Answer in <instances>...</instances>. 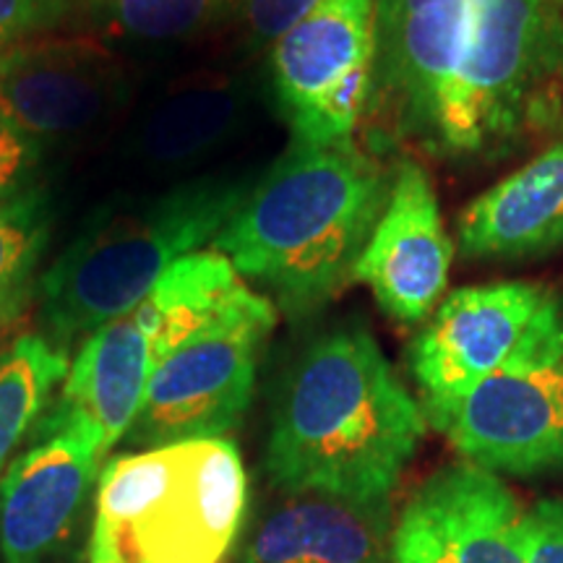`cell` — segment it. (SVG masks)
Returning a JSON list of instances; mask_svg holds the SVG:
<instances>
[{
	"instance_id": "7c38bea8",
	"label": "cell",
	"mask_w": 563,
	"mask_h": 563,
	"mask_svg": "<svg viewBox=\"0 0 563 563\" xmlns=\"http://www.w3.org/2000/svg\"><path fill=\"white\" fill-rule=\"evenodd\" d=\"M129 97L121 58L97 40L42 37L0 58V100L42 146L97 131Z\"/></svg>"
},
{
	"instance_id": "ac0fdd59",
	"label": "cell",
	"mask_w": 563,
	"mask_h": 563,
	"mask_svg": "<svg viewBox=\"0 0 563 563\" xmlns=\"http://www.w3.org/2000/svg\"><path fill=\"white\" fill-rule=\"evenodd\" d=\"M467 258H534L563 249V139L475 196L456 217Z\"/></svg>"
},
{
	"instance_id": "cb8c5ba5",
	"label": "cell",
	"mask_w": 563,
	"mask_h": 563,
	"mask_svg": "<svg viewBox=\"0 0 563 563\" xmlns=\"http://www.w3.org/2000/svg\"><path fill=\"white\" fill-rule=\"evenodd\" d=\"M76 0H0V58L68 24Z\"/></svg>"
},
{
	"instance_id": "3957f363",
	"label": "cell",
	"mask_w": 563,
	"mask_h": 563,
	"mask_svg": "<svg viewBox=\"0 0 563 563\" xmlns=\"http://www.w3.org/2000/svg\"><path fill=\"white\" fill-rule=\"evenodd\" d=\"M249 191L230 178H199L102 207L40 277L42 336L68 355L131 313L178 258L214 243Z\"/></svg>"
},
{
	"instance_id": "603a6c76",
	"label": "cell",
	"mask_w": 563,
	"mask_h": 563,
	"mask_svg": "<svg viewBox=\"0 0 563 563\" xmlns=\"http://www.w3.org/2000/svg\"><path fill=\"white\" fill-rule=\"evenodd\" d=\"M45 146L21 129L11 110L0 100V203L40 188L37 173Z\"/></svg>"
},
{
	"instance_id": "484cf974",
	"label": "cell",
	"mask_w": 563,
	"mask_h": 563,
	"mask_svg": "<svg viewBox=\"0 0 563 563\" xmlns=\"http://www.w3.org/2000/svg\"><path fill=\"white\" fill-rule=\"evenodd\" d=\"M525 540L530 563H563V496L525 509Z\"/></svg>"
},
{
	"instance_id": "e0dca14e",
	"label": "cell",
	"mask_w": 563,
	"mask_h": 563,
	"mask_svg": "<svg viewBox=\"0 0 563 563\" xmlns=\"http://www.w3.org/2000/svg\"><path fill=\"white\" fill-rule=\"evenodd\" d=\"M249 110L251 91L235 76H186L139 110L123 136V157L144 173H186L228 146Z\"/></svg>"
},
{
	"instance_id": "44dd1931",
	"label": "cell",
	"mask_w": 563,
	"mask_h": 563,
	"mask_svg": "<svg viewBox=\"0 0 563 563\" xmlns=\"http://www.w3.org/2000/svg\"><path fill=\"white\" fill-rule=\"evenodd\" d=\"M51 232L53 203L40 188L0 203V298L32 292L34 272L51 243Z\"/></svg>"
},
{
	"instance_id": "8fae6325",
	"label": "cell",
	"mask_w": 563,
	"mask_h": 563,
	"mask_svg": "<svg viewBox=\"0 0 563 563\" xmlns=\"http://www.w3.org/2000/svg\"><path fill=\"white\" fill-rule=\"evenodd\" d=\"M391 563H530L525 509L501 475L446 464L397 514Z\"/></svg>"
},
{
	"instance_id": "9a60e30c",
	"label": "cell",
	"mask_w": 563,
	"mask_h": 563,
	"mask_svg": "<svg viewBox=\"0 0 563 563\" xmlns=\"http://www.w3.org/2000/svg\"><path fill=\"white\" fill-rule=\"evenodd\" d=\"M154 371L152 336L139 308L87 336L66 373L60 397L40 420L34 439L70 435L97 456L131 433Z\"/></svg>"
},
{
	"instance_id": "ffe728a7",
	"label": "cell",
	"mask_w": 563,
	"mask_h": 563,
	"mask_svg": "<svg viewBox=\"0 0 563 563\" xmlns=\"http://www.w3.org/2000/svg\"><path fill=\"white\" fill-rule=\"evenodd\" d=\"M68 368L66 352L42 334H21L0 350V477L19 443L34 435L51 410Z\"/></svg>"
},
{
	"instance_id": "7402d4cb",
	"label": "cell",
	"mask_w": 563,
	"mask_h": 563,
	"mask_svg": "<svg viewBox=\"0 0 563 563\" xmlns=\"http://www.w3.org/2000/svg\"><path fill=\"white\" fill-rule=\"evenodd\" d=\"M230 0H100L110 32L131 42H178L207 30Z\"/></svg>"
},
{
	"instance_id": "6da1fadb",
	"label": "cell",
	"mask_w": 563,
	"mask_h": 563,
	"mask_svg": "<svg viewBox=\"0 0 563 563\" xmlns=\"http://www.w3.org/2000/svg\"><path fill=\"white\" fill-rule=\"evenodd\" d=\"M420 399L361 327L311 342L290 371L266 441L279 493L394 498L428 433Z\"/></svg>"
},
{
	"instance_id": "4316f807",
	"label": "cell",
	"mask_w": 563,
	"mask_h": 563,
	"mask_svg": "<svg viewBox=\"0 0 563 563\" xmlns=\"http://www.w3.org/2000/svg\"><path fill=\"white\" fill-rule=\"evenodd\" d=\"M32 292H13V295H3L0 298V340L11 332L13 323L21 319L24 308L30 306Z\"/></svg>"
},
{
	"instance_id": "4fadbf2b",
	"label": "cell",
	"mask_w": 563,
	"mask_h": 563,
	"mask_svg": "<svg viewBox=\"0 0 563 563\" xmlns=\"http://www.w3.org/2000/svg\"><path fill=\"white\" fill-rule=\"evenodd\" d=\"M452 262L454 241L431 175L412 157L394 162L389 199L352 282L368 287L391 321L422 323L443 300Z\"/></svg>"
},
{
	"instance_id": "d6986e66",
	"label": "cell",
	"mask_w": 563,
	"mask_h": 563,
	"mask_svg": "<svg viewBox=\"0 0 563 563\" xmlns=\"http://www.w3.org/2000/svg\"><path fill=\"white\" fill-rule=\"evenodd\" d=\"M249 290L220 251H194L178 258L139 306L152 336L154 365L228 313Z\"/></svg>"
},
{
	"instance_id": "277c9868",
	"label": "cell",
	"mask_w": 563,
	"mask_h": 563,
	"mask_svg": "<svg viewBox=\"0 0 563 563\" xmlns=\"http://www.w3.org/2000/svg\"><path fill=\"white\" fill-rule=\"evenodd\" d=\"M249 477L230 439H194L100 470L87 563H224L241 534Z\"/></svg>"
},
{
	"instance_id": "ba28073f",
	"label": "cell",
	"mask_w": 563,
	"mask_h": 563,
	"mask_svg": "<svg viewBox=\"0 0 563 563\" xmlns=\"http://www.w3.org/2000/svg\"><path fill=\"white\" fill-rule=\"evenodd\" d=\"M376 0H321L272 45V84L292 144L327 146L368 121Z\"/></svg>"
},
{
	"instance_id": "8992f818",
	"label": "cell",
	"mask_w": 563,
	"mask_h": 563,
	"mask_svg": "<svg viewBox=\"0 0 563 563\" xmlns=\"http://www.w3.org/2000/svg\"><path fill=\"white\" fill-rule=\"evenodd\" d=\"M464 462L530 477L563 467V298L543 313L501 368L431 422Z\"/></svg>"
},
{
	"instance_id": "5bb4252c",
	"label": "cell",
	"mask_w": 563,
	"mask_h": 563,
	"mask_svg": "<svg viewBox=\"0 0 563 563\" xmlns=\"http://www.w3.org/2000/svg\"><path fill=\"white\" fill-rule=\"evenodd\" d=\"M102 460L70 435L34 441L0 477V561L66 563L95 498Z\"/></svg>"
},
{
	"instance_id": "9c48e42d",
	"label": "cell",
	"mask_w": 563,
	"mask_h": 563,
	"mask_svg": "<svg viewBox=\"0 0 563 563\" xmlns=\"http://www.w3.org/2000/svg\"><path fill=\"white\" fill-rule=\"evenodd\" d=\"M467 24L470 0H376L368 121L384 141L441 159Z\"/></svg>"
},
{
	"instance_id": "7a4b0ae2",
	"label": "cell",
	"mask_w": 563,
	"mask_h": 563,
	"mask_svg": "<svg viewBox=\"0 0 563 563\" xmlns=\"http://www.w3.org/2000/svg\"><path fill=\"white\" fill-rule=\"evenodd\" d=\"M389 188L391 167L355 139L290 141L211 245L272 292L274 308L306 319L352 282Z\"/></svg>"
},
{
	"instance_id": "2e32d148",
	"label": "cell",
	"mask_w": 563,
	"mask_h": 563,
	"mask_svg": "<svg viewBox=\"0 0 563 563\" xmlns=\"http://www.w3.org/2000/svg\"><path fill=\"white\" fill-rule=\"evenodd\" d=\"M391 498L285 493L238 548V563H391Z\"/></svg>"
},
{
	"instance_id": "52a82bcc",
	"label": "cell",
	"mask_w": 563,
	"mask_h": 563,
	"mask_svg": "<svg viewBox=\"0 0 563 563\" xmlns=\"http://www.w3.org/2000/svg\"><path fill=\"white\" fill-rule=\"evenodd\" d=\"M277 308L251 287L228 313L154 365L129 439L152 449L224 439L249 410Z\"/></svg>"
},
{
	"instance_id": "83f0119b",
	"label": "cell",
	"mask_w": 563,
	"mask_h": 563,
	"mask_svg": "<svg viewBox=\"0 0 563 563\" xmlns=\"http://www.w3.org/2000/svg\"><path fill=\"white\" fill-rule=\"evenodd\" d=\"M84 559H87V555H74V559L66 561V563H87Z\"/></svg>"
},
{
	"instance_id": "d4e9b609",
	"label": "cell",
	"mask_w": 563,
	"mask_h": 563,
	"mask_svg": "<svg viewBox=\"0 0 563 563\" xmlns=\"http://www.w3.org/2000/svg\"><path fill=\"white\" fill-rule=\"evenodd\" d=\"M321 0H241L245 37L251 47L274 45L290 32L302 16H308Z\"/></svg>"
},
{
	"instance_id": "5b68a950",
	"label": "cell",
	"mask_w": 563,
	"mask_h": 563,
	"mask_svg": "<svg viewBox=\"0 0 563 563\" xmlns=\"http://www.w3.org/2000/svg\"><path fill=\"white\" fill-rule=\"evenodd\" d=\"M563 129V0H470L441 159H493Z\"/></svg>"
},
{
	"instance_id": "30bf717a",
	"label": "cell",
	"mask_w": 563,
	"mask_h": 563,
	"mask_svg": "<svg viewBox=\"0 0 563 563\" xmlns=\"http://www.w3.org/2000/svg\"><path fill=\"white\" fill-rule=\"evenodd\" d=\"M551 298L534 282H493L435 306L407 350L428 426L509 361Z\"/></svg>"
}]
</instances>
